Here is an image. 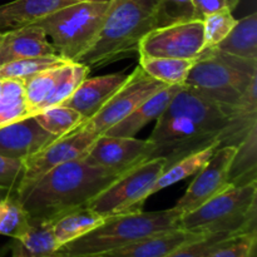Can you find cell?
Here are the masks:
<instances>
[{
	"label": "cell",
	"mask_w": 257,
	"mask_h": 257,
	"mask_svg": "<svg viewBox=\"0 0 257 257\" xmlns=\"http://www.w3.org/2000/svg\"><path fill=\"white\" fill-rule=\"evenodd\" d=\"M227 120L225 108L183 85L156 120L148 138L156 146L153 157H163L168 167L185 156L218 143Z\"/></svg>",
	"instance_id": "obj_1"
},
{
	"label": "cell",
	"mask_w": 257,
	"mask_h": 257,
	"mask_svg": "<svg viewBox=\"0 0 257 257\" xmlns=\"http://www.w3.org/2000/svg\"><path fill=\"white\" fill-rule=\"evenodd\" d=\"M119 176L78 158L48 171L17 198L30 222L53 223L72 211L87 207Z\"/></svg>",
	"instance_id": "obj_2"
},
{
	"label": "cell",
	"mask_w": 257,
	"mask_h": 257,
	"mask_svg": "<svg viewBox=\"0 0 257 257\" xmlns=\"http://www.w3.org/2000/svg\"><path fill=\"white\" fill-rule=\"evenodd\" d=\"M156 28L157 0H109L97 38L75 62L99 69L124 59L138 53L142 38Z\"/></svg>",
	"instance_id": "obj_3"
},
{
	"label": "cell",
	"mask_w": 257,
	"mask_h": 257,
	"mask_svg": "<svg viewBox=\"0 0 257 257\" xmlns=\"http://www.w3.org/2000/svg\"><path fill=\"white\" fill-rule=\"evenodd\" d=\"M181 216L182 212L175 207L110 216L94 230L60 246L53 257H84L107 252L153 233L180 228Z\"/></svg>",
	"instance_id": "obj_4"
},
{
	"label": "cell",
	"mask_w": 257,
	"mask_h": 257,
	"mask_svg": "<svg viewBox=\"0 0 257 257\" xmlns=\"http://www.w3.org/2000/svg\"><path fill=\"white\" fill-rule=\"evenodd\" d=\"M256 77V59L235 57L216 47L205 48L196 58L185 85L228 110Z\"/></svg>",
	"instance_id": "obj_5"
},
{
	"label": "cell",
	"mask_w": 257,
	"mask_h": 257,
	"mask_svg": "<svg viewBox=\"0 0 257 257\" xmlns=\"http://www.w3.org/2000/svg\"><path fill=\"white\" fill-rule=\"evenodd\" d=\"M257 182L230 186L180 218V228L192 232L243 233L256 230Z\"/></svg>",
	"instance_id": "obj_6"
},
{
	"label": "cell",
	"mask_w": 257,
	"mask_h": 257,
	"mask_svg": "<svg viewBox=\"0 0 257 257\" xmlns=\"http://www.w3.org/2000/svg\"><path fill=\"white\" fill-rule=\"evenodd\" d=\"M109 0H84L33 23L42 28L59 57L75 62L97 38Z\"/></svg>",
	"instance_id": "obj_7"
},
{
	"label": "cell",
	"mask_w": 257,
	"mask_h": 257,
	"mask_svg": "<svg viewBox=\"0 0 257 257\" xmlns=\"http://www.w3.org/2000/svg\"><path fill=\"white\" fill-rule=\"evenodd\" d=\"M167 167L163 157H153L122 173L114 182L95 196L87 207L103 217L142 211L148 191Z\"/></svg>",
	"instance_id": "obj_8"
},
{
	"label": "cell",
	"mask_w": 257,
	"mask_h": 257,
	"mask_svg": "<svg viewBox=\"0 0 257 257\" xmlns=\"http://www.w3.org/2000/svg\"><path fill=\"white\" fill-rule=\"evenodd\" d=\"M165 87H167L165 83L148 75L138 65L130 73L124 84L112 95L94 117L83 124V127L98 136L104 135L110 127L124 119L151 95Z\"/></svg>",
	"instance_id": "obj_9"
},
{
	"label": "cell",
	"mask_w": 257,
	"mask_h": 257,
	"mask_svg": "<svg viewBox=\"0 0 257 257\" xmlns=\"http://www.w3.org/2000/svg\"><path fill=\"white\" fill-rule=\"evenodd\" d=\"M203 48L205 39L202 20L191 19L151 30L141 40L138 54L196 59Z\"/></svg>",
	"instance_id": "obj_10"
},
{
	"label": "cell",
	"mask_w": 257,
	"mask_h": 257,
	"mask_svg": "<svg viewBox=\"0 0 257 257\" xmlns=\"http://www.w3.org/2000/svg\"><path fill=\"white\" fill-rule=\"evenodd\" d=\"M98 137L99 136L93 133L92 131L80 125L78 130L73 131L64 137L57 138L47 147L25 158L23 161L24 176L18 193L29 187L32 183H34L38 178L42 177L52 168L69 161L84 157Z\"/></svg>",
	"instance_id": "obj_11"
},
{
	"label": "cell",
	"mask_w": 257,
	"mask_h": 257,
	"mask_svg": "<svg viewBox=\"0 0 257 257\" xmlns=\"http://www.w3.org/2000/svg\"><path fill=\"white\" fill-rule=\"evenodd\" d=\"M155 150L150 140L102 135L83 158L90 165L122 175L152 158Z\"/></svg>",
	"instance_id": "obj_12"
},
{
	"label": "cell",
	"mask_w": 257,
	"mask_h": 257,
	"mask_svg": "<svg viewBox=\"0 0 257 257\" xmlns=\"http://www.w3.org/2000/svg\"><path fill=\"white\" fill-rule=\"evenodd\" d=\"M235 153L236 147L233 146L216 148L212 157L196 173L195 180L176 203L175 208L182 215L191 212L230 187V167Z\"/></svg>",
	"instance_id": "obj_13"
},
{
	"label": "cell",
	"mask_w": 257,
	"mask_h": 257,
	"mask_svg": "<svg viewBox=\"0 0 257 257\" xmlns=\"http://www.w3.org/2000/svg\"><path fill=\"white\" fill-rule=\"evenodd\" d=\"M43 130L33 115L0 127V155L24 161L57 140Z\"/></svg>",
	"instance_id": "obj_14"
},
{
	"label": "cell",
	"mask_w": 257,
	"mask_h": 257,
	"mask_svg": "<svg viewBox=\"0 0 257 257\" xmlns=\"http://www.w3.org/2000/svg\"><path fill=\"white\" fill-rule=\"evenodd\" d=\"M128 77L130 73L118 72L102 77L85 78L62 104L74 109L87 122L102 109L112 95L124 84Z\"/></svg>",
	"instance_id": "obj_15"
},
{
	"label": "cell",
	"mask_w": 257,
	"mask_h": 257,
	"mask_svg": "<svg viewBox=\"0 0 257 257\" xmlns=\"http://www.w3.org/2000/svg\"><path fill=\"white\" fill-rule=\"evenodd\" d=\"M58 55L52 43L35 24L0 32V67L25 58Z\"/></svg>",
	"instance_id": "obj_16"
},
{
	"label": "cell",
	"mask_w": 257,
	"mask_h": 257,
	"mask_svg": "<svg viewBox=\"0 0 257 257\" xmlns=\"http://www.w3.org/2000/svg\"><path fill=\"white\" fill-rule=\"evenodd\" d=\"M201 236L205 235L183 228H175L146 236L107 252L84 257H165L180 246Z\"/></svg>",
	"instance_id": "obj_17"
},
{
	"label": "cell",
	"mask_w": 257,
	"mask_h": 257,
	"mask_svg": "<svg viewBox=\"0 0 257 257\" xmlns=\"http://www.w3.org/2000/svg\"><path fill=\"white\" fill-rule=\"evenodd\" d=\"M227 113V124L218 137V147H237L257 125V77L251 80L237 102L228 108Z\"/></svg>",
	"instance_id": "obj_18"
},
{
	"label": "cell",
	"mask_w": 257,
	"mask_h": 257,
	"mask_svg": "<svg viewBox=\"0 0 257 257\" xmlns=\"http://www.w3.org/2000/svg\"><path fill=\"white\" fill-rule=\"evenodd\" d=\"M183 85L185 84L167 85L162 88L157 93L151 95L147 100H145L140 107L136 108L124 119L110 127L104 135L113 136V137H135L145 125L153 120H157L162 115L171 100L182 89Z\"/></svg>",
	"instance_id": "obj_19"
},
{
	"label": "cell",
	"mask_w": 257,
	"mask_h": 257,
	"mask_svg": "<svg viewBox=\"0 0 257 257\" xmlns=\"http://www.w3.org/2000/svg\"><path fill=\"white\" fill-rule=\"evenodd\" d=\"M84 0H14L0 5V32L33 24L57 10Z\"/></svg>",
	"instance_id": "obj_20"
},
{
	"label": "cell",
	"mask_w": 257,
	"mask_h": 257,
	"mask_svg": "<svg viewBox=\"0 0 257 257\" xmlns=\"http://www.w3.org/2000/svg\"><path fill=\"white\" fill-rule=\"evenodd\" d=\"M58 250L52 222H30L13 238L12 257H53Z\"/></svg>",
	"instance_id": "obj_21"
},
{
	"label": "cell",
	"mask_w": 257,
	"mask_h": 257,
	"mask_svg": "<svg viewBox=\"0 0 257 257\" xmlns=\"http://www.w3.org/2000/svg\"><path fill=\"white\" fill-rule=\"evenodd\" d=\"M217 147V142L212 143V145L203 148V150L185 156L183 158L176 161L175 163L165 168V171L158 176V178L148 191V197L165 190V188H168L170 186L175 185V183L180 182V181H183L185 178L195 176L208 162V160L212 157L213 152Z\"/></svg>",
	"instance_id": "obj_22"
},
{
	"label": "cell",
	"mask_w": 257,
	"mask_h": 257,
	"mask_svg": "<svg viewBox=\"0 0 257 257\" xmlns=\"http://www.w3.org/2000/svg\"><path fill=\"white\" fill-rule=\"evenodd\" d=\"M216 48L235 57L257 60V13L237 20L227 37Z\"/></svg>",
	"instance_id": "obj_23"
},
{
	"label": "cell",
	"mask_w": 257,
	"mask_h": 257,
	"mask_svg": "<svg viewBox=\"0 0 257 257\" xmlns=\"http://www.w3.org/2000/svg\"><path fill=\"white\" fill-rule=\"evenodd\" d=\"M105 217L94 212L89 207L78 208L62 216L53 222V232L58 248L65 243L82 237L104 222Z\"/></svg>",
	"instance_id": "obj_24"
},
{
	"label": "cell",
	"mask_w": 257,
	"mask_h": 257,
	"mask_svg": "<svg viewBox=\"0 0 257 257\" xmlns=\"http://www.w3.org/2000/svg\"><path fill=\"white\" fill-rule=\"evenodd\" d=\"M195 60L140 55V67L148 75L166 85H182L185 84Z\"/></svg>",
	"instance_id": "obj_25"
},
{
	"label": "cell",
	"mask_w": 257,
	"mask_h": 257,
	"mask_svg": "<svg viewBox=\"0 0 257 257\" xmlns=\"http://www.w3.org/2000/svg\"><path fill=\"white\" fill-rule=\"evenodd\" d=\"M257 182V125L236 147L230 167V185L243 186Z\"/></svg>",
	"instance_id": "obj_26"
},
{
	"label": "cell",
	"mask_w": 257,
	"mask_h": 257,
	"mask_svg": "<svg viewBox=\"0 0 257 257\" xmlns=\"http://www.w3.org/2000/svg\"><path fill=\"white\" fill-rule=\"evenodd\" d=\"M67 63L58 65V67L42 70V72L32 75V77L23 82L25 99H27L28 109H29L30 115H34L35 113L40 112L43 109L45 102L52 95L55 85L59 82Z\"/></svg>",
	"instance_id": "obj_27"
},
{
	"label": "cell",
	"mask_w": 257,
	"mask_h": 257,
	"mask_svg": "<svg viewBox=\"0 0 257 257\" xmlns=\"http://www.w3.org/2000/svg\"><path fill=\"white\" fill-rule=\"evenodd\" d=\"M30 117L22 82L0 78V127Z\"/></svg>",
	"instance_id": "obj_28"
},
{
	"label": "cell",
	"mask_w": 257,
	"mask_h": 257,
	"mask_svg": "<svg viewBox=\"0 0 257 257\" xmlns=\"http://www.w3.org/2000/svg\"><path fill=\"white\" fill-rule=\"evenodd\" d=\"M33 117L43 130L50 135L57 136L58 138L69 135L85 123L84 118L79 113L63 104L40 110Z\"/></svg>",
	"instance_id": "obj_29"
},
{
	"label": "cell",
	"mask_w": 257,
	"mask_h": 257,
	"mask_svg": "<svg viewBox=\"0 0 257 257\" xmlns=\"http://www.w3.org/2000/svg\"><path fill=\"white\" fill-rule=\"evenodd\" d=\"M67 62H70V60L64 59L59 55L25 58V59L15 60V62H10L2 65L0 67V78L19 80L23 83L25 79L42 72V70L58 67V65H62Z\"/></svg>",
	"instance_id": "obj_30"
},
{
	"label": "cell",
	"mask_w": 257,
	"mask_h": 257,
	"mask_svg": "<svg viewBox=\"0 0 257 257\" xmlns=\"http://www.w3.org/2000/svg\"><path fill=\"white\" fill-rule=\"evenodd\" d=\"M29 220L14 195L0 200V235L15 238L27 228Z\"/></svg>",
	"instance_id": "obj_31"
},
{
	"label": "cell",
	"mask_w": 257,
	"mask_h": 257,
	"mask_svg": "<svg viewBox=\"0 0 257 257\" xmlns=\"http://www.w3.org/2000/svg\"><path fill=\"white\" fill-rule=\"evenodd\" d=\"M236 22L237 19L233 17L232 12L227 9L217 10L205 15L202 18L205 48H213L220 44L235 27Z\"/></svg>",
	"instance_id": "obj_32"
},
{
	"label": "cell",
	"mask_w": 257,
	"mask_h": 257,
	"mask_svg": "<svg viewBox=\"0 0 257 257\" xmlns=\"http://www.w3.org/2000/svg\"><path fill=\"white\" fill-rule=\"evenodd\" d=\"M238 233H211L180 246L165 257H210L213 251Z\"/></svg>",
	"instance_id": "obj_33"
},
{
	"label": "cell",
	"mask_w": 257,
	"mask_h": 257,
	"mask_svg": "<svg viewBox=\"0 0 257 257\" xmlns=\"http://www.w3.org/2000/svg\"><path fill=\"white\" fill-rule=\"evenodd\" d=\"M158 4V28L197 19L192 0H157Z\"/></svg>",
	"instance_id": "obj_34"
},
{
	"label": "cell",
	"mask_w": 257,
	"mask_h": 257,
	"mask_svg": "<svg viewBox=\"0 0 257 257\" xmlns=\"http://www.w3.org/2000/svg\"><path fill=\"white\" fill-rule=\"evenodd\" d=\"M257 246V231L238 233L216 251L210 257H255Z\"/></svg>",
	"instance_id": "obj_35"
},
{
	"label": "cell",
	"mask_w": 257,
	"mask_h": 257,
	"mask_svg": "<svg viewBox=\"0 0 257 257\" xmlns=\"http://www.w3.org/2000/svg\"><path fill=\"white\" fill-rule=\"evenodd\" d=\"M23 176H24L23 161L0 155V188L8 190L17 197Z\"/></svg>",
	"instance_id": "obj_36"
},
{
	"label": "cell",
	"mask_w": 257,
	"mask_h": 257,
	"mask_svg": "<svg viewBox=\"0 0 257 257\" xmlns=\"http://www.w3.org/2000/svg\"><path fill=\"white\" fill-rule=\"evenodd\" d=\"M195 7L196 18L202 20L205 15L217 10L227 9L233 12L237 8L240 0H192Z\"/></svg>",
	"instance_id": "obj_37"
},
{
	"label": "cell",
	"mask_w": 257,
	"mask_h": 257,
	"mask_svg": "<svg viewBox=\"0 0 257 257\" xmlns=\"http://www.w3.org/2000/svg\"><path fill=\"white\" fill-rule=\"evenodd\" d=\"M13 195L12 192H9L8 190H4V188H0V200H3V198L8 197V196Z\"/></svg>",
	"instance_id": "obj_38"
}]
</instances>
